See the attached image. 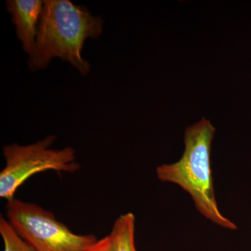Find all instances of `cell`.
<instances>
[{
    "instance_id": "6da1fadb",
    "label": "cell",
    "mask_w": 251,
    "mask_h": 251,
    "mask_svg": "<svg viewBox=\"0 0 251 251\" xmlns=\"http://www.w3.org/2000/svg\"><path fill=\"white\" fill-rule=\"evenodd\" d=\"M104 21L85 6L69 0H46L41 15L35 49L29 57L31 72L47 67L54 58L70 63L81 75L90 72V64L82 55L87 39H98Z\"/></svg>"
},
{
    "instance_id": "ba28073f",
    "label": "cell",
    "mask_w": 251,
    "mask_h": 251,
    "mask_svg": "<svg viewBox=\"0 0 251 251\" xmlns=\"http://www.w3.org/2000/svg\"><path fill=\"white\" fill-rule=\"evenodd\" d=\"M112 243L110 235L97 240L86 251H111Z\"/></svg>"
},
{
    "instance_id": "52a82bcc",
    "label": "cell",
    "mask_w": 251,
    "mask_h": 251,
    "mask_svg": "<svg viewBox=\"0 0 251 251\" xmlns=\"http://www.w3.org/2000/svg\"><path fill=\"white\" fill-rule=\"evenodd\" d=\"M0 235L4 243V251H36L2 216L0 217Z\"/></svg>"
},
{
    "instance_id": "3957f363",
    "label": "cell",
    "mask_w": 251,
    "mask_h": 251,
    "mask_svg": "<svg viewBox=\"0 0 251 251\" xmlns=\"http://www.w3.org/2000/svg\"><path fill=\"white\" fill-rule=\"evenodd\" d=\"M54 135L29 145L14 143L3 148L6 165L0 173V197L7 202L14 199L18 188L33 175L48 171L75 173L80 166L72 148L51 149Z\"/></svg>"
},
{
    "instance_id": "277c9868",
    "label": "cell",
    "mask_w": 251,
    "mask_h": 251,
    "mask_svg": "<svg viewBox=\"0 0 251 251\" xmlns=\"http://www.w3.org/2000/svg\"><path fill=\"white\" fill-rule=\"evenodd\" d=\"M7 220L15 230L36 251H86L97 239L77 234L57 221L50 211L13 199L6 205Z\"/></svg>"
},
{
    "instance_id": "7a4b0ae2",
    "label": "cell",
    "mask_w": 251,
    "mask_h": 251,
    "mask_svg": "<svg viewBox=\"0 0 251 251\" xmlns=\"http://www.w3.org/2000/svg\"><path fill=\"white\" fill-rule=\"evenodd\" d=\"M215 128L202 119L186 128L185 150L179 161L158 166L163 182L179 186L191 196L198 211L219 227L234 230L237 226L220 211L216 202L211 166V146Z\"/></svg>"
},
{
    "instance_id": "8992f818",
    "label": "cell",
    "mask_w": 251,
    "mask_h": 251,
    "mask_svg": "<svg viewBox=\"0 0 251 251\" xmlns=\"http://www.w3.org/2000/svg\"><path fill=\"white\" fill-rule=\"evenodd\" d=\"M135 218L133 213L122 214L114 223L111 251H137L135 245Z\"/></svg>"
},
{
    "instance_id": "5b68a950",
    "label": "cell",
    "mask_w": 251,
    "mask_h": 251,
    "mask_svg": "<svg viewBox=\"0 0 251 251\" xmlns=\"http://www.w3.org/2000/svg\"><path fill=\"white\" fill-rule=\"evenodd\" d=\"M6 4L18 39L22 44L23 50L30 57L35 49L44 1L8 0Z\"/></svg>"
}]
</instances>
